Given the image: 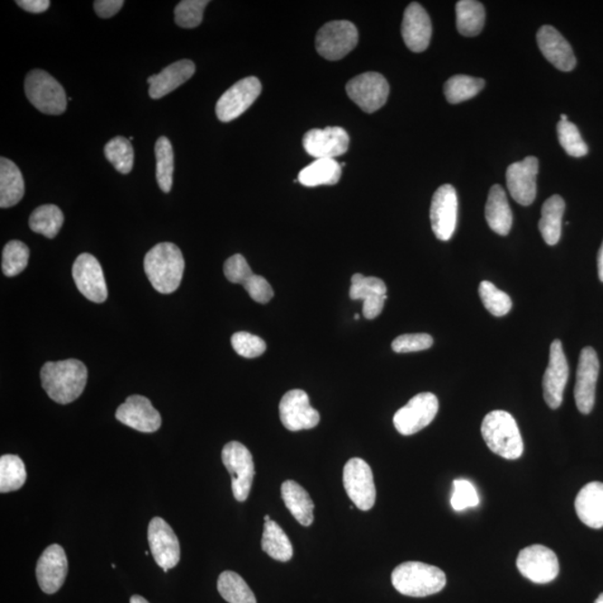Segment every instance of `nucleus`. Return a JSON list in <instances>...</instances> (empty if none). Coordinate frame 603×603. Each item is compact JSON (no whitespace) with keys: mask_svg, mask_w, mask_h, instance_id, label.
<instances>
[{"mask_svg":"<svg viewBox=\"0 0 603 603\" xmlns=\"http://www.w3.org/2000/svg\"><path fill=\"white\" fill-rule=\"evenodd\" d=\"M41 379L52 400L68 405L82 395L87 386L88 369L75 359L46 363L41 370Z\"/></svg>","mask_w":603,"mask_h":603,"instance_id":"1","label":"nucleus"},{"mask_svg":"<svg viewBox=\"0 0 603 603\" xmlns=\"http://www.w3.org/2000/svg\"><path fill=\"white\" fill-rule=\"evenodd\" d=\"M145 270L156 292L170 294L177 291L184 272L182 250L173 243L152 247L145 258Z\"/></svg>","mask_w":603,"mask_h":603,"instance_id":"2","label":"nucleus"},{"mask_svg":"<svg viewBox=\"0 0 603 603\" xmlns=\"http://www.w3.org/2000/svg\"><path fill=\"white\" fill-rule=\"evenodd\" d=\"M393 587L403 596L422 598L436 595L446 586V574L429 564L410 561L400 564L391 574Z\"/></svg>","mask_w":603,"mask_h":603,"instance_id":"3","label":"nucleus"},{"mask_svg":"<svg viewBox=\"0 0 603 603\" xmlns=\"http://www.w3.org/2000/svg\"><path fill=\"white\" fill-rule=\"evenodd\" d=\"M482 435L494 454L510 460L520 458L524 444L514 417L509 412L495 410L484 418Z\"/></svg>","mask_w":603,"mask_h":603,"instance_id":"4","label":"nucleus"},{"mask_svg":"<svg viewBox=\"0 0 603 603\" xmlns=\"http://www.w3.org/2000/svg\"><path fill=\"white\" fill-rule=\"evenodd\" d=\"M26 97L38 111L59 116L68 107V98L63 87L45 71L34 70L25 80Z\"/></svg>","mask_w":603,"mask_h":603,"instance_id":"5","label":"nucleus"},{"mask_svg":"<svg viewBox=\"0 0 603 603\" xmlns=\"http://www.w3.org/2000/svg\"><path fill=\"white\" fill-rule=\"evenodd\" d=\"M222 463L231 476V490L239 502L250 496L255 476L253 455L239 441H231L221 452Z\"/></svg>","mask_w":603,"mask_h":603,"instance_id":"6","label":"nucleus"},{"mask_svg":"<svg viewBox=\"0 0 603 603\" xmlns=\"http://www.w3.org/2000/svg\"><path fill=\"white\" fill-rule=\"evenodd\" d=\"M359 33L354 24L348 21H334L325 24L317 33L316 46L317 53L329 61L344 59L355 49Z\"/></svg>","mask_w":603,"mask_h":603,"instance_id":"7","label":"nucleus"},{"mask_svg":"<svg viewBox=\"0 0 603 603\" xmlns=\"http://www.w3.org/2000/svg\"><path fill=\"white\" fill-rule=\"evenodd\" d=\"M344 486L350 500L361 511L372 510L376 503L377 491L373 473L367 462L351 458L344 465Z\"/></svg>","mask_w":603,"mask_h":603,"instance_id":"8","label":"nucleus"},{"mask_svg":"<svg viewBox=\"0 0 603 603\" xmlns=\"http://www.w3.org/2000/svg\"><path fill=\"white\" fill-rule=\"evenodd\" d=\"M439 410L438 399L431 392H422L411 398L393 417L398 433L403 436L417 434L435 419Z\"/></svg>","mask_w":603,"mask_h":603,"instance_id":"9","label":"nucleus"},{"mask_svg":"<svg viewBox=\"0 0 603 603\" xmlns=\"http://www.w3.org/2000/svg\"><path fill=\"white\" fill-rule=\"evenodd\" d=\"M516 567L522 576L539 585L552 582L560 571L557 554L540 544L522 550L516 560Z\"/></svg>","mask_w":603,"mask_h":603,"instance_id":"10","label":"nucleus"},{"mask_svg":"<svg viewBox=\"0 0 603 603\" xmlns=\"http://www.w3.org/2000/svg\"><path fill=\"white\" fill-rule=\"evenodd\" d=\"M389 83L384 76L376 72H368L355 76L346 84V93L357 106L367 113H373L386 104Z\"/></svg>","mask_w":603,"mask_h":603,"instance_id":"11","label":"nucleus"},{"mask_svg":"<svg viewBox=\"0 0 603 603\" xmlns=\"http://www.w3.org/2000/svg\"><path fill=\"white\" fill-rule=\"evenodd\" d=\"M262 92V84L255 76L239 80L221 95L216 104L217 118L221 122L235 120L249 110Z\"/></svg>","mask_w":603,"mask_h":603,"instance_id":"12","label":"nucleus"},{"mask_svg":"<svg viewBox=\"0 0 603 603\" xmlns=\"http://www.w3.org/2000/svg\"><path fill=\"white\" fill-rule=\"evenodd\" d=\"M279 418L291 431L315 429L320 422L319 411L311 406L310 398L300 389L289 391L279 402Z\"/></svg>","mask_w":603,"mask_h":603,"instance_id":"13","label":"nucleus"},{"mask_svg":"<svg viewBox=\"0 0 603 603\" xmlns=\"http://www.w3.org/2000/svg\"><path fill=\"white\" fill-rule=\"evenodd\" d=\"M457 193L450 184L436 190L430 206L431 227L437 239L449 240L457 225Z\"/></svg>","mask_w":603,"mask_h":603,"instance_id":"14","label":"nucleus"},{"mask_svg":"<svg viewBox=\"0 0 603 603\" xmlns=\"http://www.w3.org/2000/svg\"><path fill=\"white\" fill-rule=\"evenodd\" d=\"M599 369V359H598L596 351L587 346L581 351L580 359H579L577 382L574 388L577 407L582 414H590L595 406Z\"/></svg>","mask_w":603,"mask_h":603,"instance_id":"15","label":"nucleus"},{"mask_svg":"<svg viewBox=\"0 0 603 603\" xmlns=\"http://www.w3.org/2000/svg\"><path fill=\"white\" fill-rule=\"evenodd\" d=\"M569 379V364L562 342L551 344L550 360L543 377V396L551 410H558L563 401V392Z\"/></svg>","mask_w":603,"mask_h":603,"instance_id":"16","label":"nucleus"},{"mask_svg":"<svg viewBox=\"0 0 603 603\" xmlns=\"http://www.w3.org/2000/svg\"><path fill=\"white\" fill-rule=\"evenodd\" d=\"M73 278L79 291L89 301L103 303L108 298V287L103 269L93 255L84 253L73 265Z\"/></svg>","mask_w":603,"mask_h":603,"instance_id":"17","label":"nucleus"},{"mask_svg":"<svg viewBox=\"0 0 603 603\" xmlns=\"http://www.w3.org/2000/svg\"><path fill=\"white\" fill-rule=\"evenodd\" d=\"M148 541L156 564L165 572L174 568L180 561V544L171 526L161 517L152 519L148 529Z\"/></svg>","mask_w":603,"mask_h":603,"instance_id":"18","label":"nucleus"},{"mask_svg":"<svg viewBox=\"0 0 603 603\" xmlns=\"http://www.w3.org/2000/svg\"><path fill=\"white\" fill-rule=\"evenodd\" d=\"M350 137L344 129L329 127L313 129L303 137V146L308 155L316 159H334L348 151Z\"/></svg>","mask_w":603,"mask_h":603,"instance_id":"19","label":"nucleus"},{"mask_svg":"<svg viewBox=\"0 0 603 603\" xmlns=\"http://www.w3.org/2000/svg\"><path fill=\"white\" fill-rule=\"evenodd\" d=\"M69 563L65 551L59 544H52L38 560L36 577L38 586L47 595L60 590L68 576Z\"/></svg>","mask_w":603,"mask_h":603,"instance_id":"20","label":"nucleus"},{"mask_svg":"<svg viewBox=\"0 0 603 603\" xmlns=\"http://www.w3.org/2000/svg\"><path fill=\"white\" fill-rule=\"evenodd\" d=\"M539 160L526 156L521 163L509 165L506 171L507 188L513 199L522 206H530L536 197V175Z\"/></svg>","mask_w":603,"mask_h":603,"instance_id":"21","label":"nucleus"},{"mask_svg":"<svg viewBox=\"0 0 603 603\" xmlns=\"http://www.w3.org/2000/svg\"><path fill=\"white\" fill-rule=\"evenodd\" d=\"M116 418L123 425L141 433H155L161 426L159 411L152 406L148 398L131 396L118 408Z\"/></svg>","mask_w":603,"mask_h":603,"instance_id":"22","label":"nucleus"},{"mask_svg":"<svg viewBox=\"0 0 603 603\" xmlns=\"http://www.w3.org/2000/svg\"><path fill=\"white\" fill-rule=\"evenodd\" d=\"M351 300L363 301V316L373 320L382 315L384 302L387 300L386 284L378 278H367L363 274H354L351 278Z\"/></svg>","mask_w":603,"mask_h":603,"instance_id":"23","label":"nucleus"},{"mask_svg":"<svg viewBox=\"0 0 603 603\" xmlns=\"http://www.w3.org/2000/svg\"><path fill=\"white\" fill-rule=\"evenodd\" d=\"M401 34L408 49L421 53L429 46L433 26L429 14L420 4L411 3L407 7L401 25Z\"/></svg>","mask_w":603,"mask_h":603,"instance_id":"24","label":"nucleus"},{"mask_svg":"<svg viewBox=\"0 0 603 603\" xmlns=\"http://www.w3.org/2000/svg\"><path fill=\"white\" fill-rule=\"evenodd\" d=\"M541 52L551 64L563 72H570L577 65L571 45L553 26L544 25L536 34Z\"/></svg>","mask_w":603,"mask_h":603,"instance_id":"25","label":"nucleus"},{"mask_svg":"<svg viewBox=\"0 0 603 603\" xmlns=\"http://www.w3.org/2000/svg\"><path fill=\"white\" fill-rule=\"evenodd\" d=\"M194 72H196V66L193 61L189 60L175 61L161 71L159 74L150 76L148 79L150 97L155 99L165 97L192 79Z\"/></svg>","mask_w":603,"mask_h":603,"instance_id":"26","label":"nucleus"},{"mask_svg":"<svg viewBox=\"0 0 603 603\" xmlns=\"http://www.w3.org/2000/svg\"><path fill=\"white\" fill-rule=\"evenodd\" d=\"M579 519L589 528H603V483L591 482L579 492L576 498Z\"/></svg>","mask_w":603,"mask_h":603,"instance_id":"27","label":"nucleus"},{"mask_svg":"<svg viewBox=\"0 0 603 603\" xmlns=\"http://www.w3.org/2000/svg\"><path fill=\"white\" fill-rule=\"evenodd\" d=\"M485 216L488 226L501 236L509 235L513 224L512 211L506 193L500 184H495L488 193Z\"/></svg>","mask_w":603,"mask_h":603,"instance_id":"28","label":"nucleus"},{"mask_svg":"<svg viewBox=\"0 0 603 603\" xmlns=\"http://www.w3.org/2000/svg\"><path fill=\"white\" fill-rule=\"evenodd\" d=\"M282 498L285 506L296 517V520L303 526H310L315 521V503L304 490V487L294 481H287L282 484Z\"/></svg>","mask_w":603,"mask_h":603,"instance_id":"29","label":"nucleus"},{"mask_svg":"<svg viewBox=\"0 0 603 603\" xmlns=\"http://www.w3.org/2000/svg\"><path fill=\"white\" fill-rule=\"evenodd\" d=\"M25 193L21 170L13 161L3 156L0 159V207L9 208L17 205Z\"/></svg>","mask_w":603,"mask_h":603,"instance_id":"30","label":"nucleus"},{"mask_svg":"<svg viewBox=\"0 0 603 603\" xmlns=\"http://www.w3.org/2000/svg\"><path fill=\"white\" fill-rule=\"evenodd\" d=\"M564 211H566V203L559 194H554L543 203L539 230L545 243L550 246L557 245L561 239Z\"/></svg>","mask_w":603,"mask_h":603,"instance_id":"31","label":"nucleus"},{"mask_svg":"<svg viewBox=\"0 0 603 603\" xmlns=\"http://www.w3.org/2000/svg\"><path fill=\"white\" fill-rule=\"evenodd\" d=\"M342 167L335 159H316L298 174V182L306 187L332 186L339 183Z\"/></svg>","mask_w":603,"mask_h":603,"instance_id":"32","label":"nucleus"},{"mask_svg":"<svg viewBox=\"0 0 603 603\" xmlns=\"http://www.w3.org/2000/svg\"><path fill=\"white\" fill-rule=\"evenodd\" d=\"M485 8L475 0H460L456 5V24L460 34L473 37L482 32L485 24Z\"/></svg>","mask_w":603,"mask_h":603,"instance_id":"33","label":"nucleus"},{"mask_svg":"<svg viewBox=\"0 0 603 603\" xmlns=\"http://www.w3.org/2000/svg\"><path fill=\"white\" fill-rule=\"evenodd\" d=\"M262 549L270 558L287 562L293 558V545L277 522L270 520L264 525Z\"/></svg>","mask_w":603,"mask_h":603,"instance_id":"34","label":"nucleus"},{"mask_svg":"<svg viewBox=\"0 0 603 603\" xmlns=\"http://www.w3.org/2000/svg\"><path fill=\"white\" fill-rule=\"evenodd\" d=\"M156 160V182L164 193H168L173 188L174 155L173 145L168 137H160L155 146Z\"/></svg>","mask_w":603,"mask_h":603,"instance_id":"35","label":"nucleus"},{"mask_svg":"<svg viewBox=\"0 0 603 603\" xmlns=\"http://www.w3.org/2000/svg\"><path fill=\"white\" fill-rule=\"evenodd\" d=\"M64 215L55 205H42L33 212L30 218V227L47 239H54L63 226Z\"/></svg>","mask_w":603,"mask_h":603,"instance_id":"36","label":"nucleus"},{"mask_svg":"<svg viewBox=\"0 0 603 603\" xmlns=\"http://www.w3.org/2000/svg\"><path fill=\"white\" fill-rule=\"evenodd\" d=\"M218 592L230 603H258L244 579L232 571L222 572L218 578Z\"/></svg>","mask_w":603,"mask_h":603,"instance_id":"37","label":"nucleus"},{"mask_svg":"<svg viewBox=\"0 0 603 603\" xmlns=\"http://www.w3.org/2000/svg\"><path fill=\"white\" fill-rule=\"evenodd\" d=\"M485 87V80L468 75H454L445 83L444 91L448 101L458 104L471 99Z\"/></svg>","mask_w":603,"mask_h":603,"instance_id":"38","label":"nucleus"},{"mask_svg":"<svg viewBox=\"0 0 603 603\" xmlns=\"http://www.w3.org/2000/svg\"><path fill=\"white\" fill-rule=\"evenodd\" d=\"M25 464L16 455H4L0 458V492L18 491L26 482Z\"/></svg>","mask_w":603,"mask_h":603,"instance_id":"39","label":"nucleus"},{"mask_svg":"<svg viewBox=\"0 0 603 603\" xmlns=\"http://www.w3.org/2000/svg\"><path fill=\"white\" fill-rule=\"evenodd\" d=\"M104 154L118 173L123 174L131 173L133 161H135V152H133L131 142L126 137H113L104 148Z\"/></svg>","mask_w":603,"mask_h":603,"instance_id":"40","label":"nucleus"},{"mask_svg":"<svg viewBox=\"0 0 603 603\" xmlns=\"http://www.w3.org/2000/svg\"><path fill=\"white\" fill-rule=\"evenodd\" d=\"M30 259V249L21 240L9 241L3 250V272L6 277L13 278L26 269Z\"/></svg>","mask_w":603,"mask_h":603,"instance_id":"41","label":"nucleus"},{"mask_svg":"<svg viewBox=\"0 0 603 603\" xmlns=\"http://www.w3.org/2000/svg\"><path fill=\"white\" fill-rule=\"evenodd\" d=\"M478 292L484 306L494 316H504L511 311V297L505 292L498 289L493 283L487 281L482 282L479 285Z\"/></svg>","mask_w":603,"mask_h":603,"instance_id":"42","label":"nucleus"},{"mask_svg":"<svg viewBox=\"0 0 603 603\" xmlns=\"http://www.w3.org/2000/svg\"><path fill=\"white\" fill-rule=\"evenodd\" d=\"M560 145L569 155L580 158L588 154L589 148L583 141L576 125L570 121H560L558 125Z\"/></svg>","mask_w":603,"mask_h":603,"instance_id":"43","label":"nucleus"},{"mask_svg":"<svg viewBox=\"0 0 603 603\" xmlns=\"http://www.w3.org/2000/svg\"><path fill=\"white\" fill-rule=\"evenodd\" d=\"M208 0H184L174 9V19L177 25L184 28H194L201 25L203 11Z\"/></svg>","mask_w":603,"mask_h":603,"instance_id":"44","label":"nucleus"},{"mask_svg":"<svg viewBox=\"0 0 603 603\" xmlns=\"http://www.w3.org/2000/svg\"><path fill=\"white\" fill-rule=\"evenodd\" d=\"M231 345L237 354L247 359L260 357L266 351L265 341L249 332H237L232 334Z\"/></svg>","mask_w":603,"mask_h":603,"instance_id":"45","label":"nucleus"},{"mask_svg":"<svg viewBox=\"0 0 603 603\" xmlns=\"http://www.w3.org/2000/svg\"><path fill=\"white\" fill-rule=\"evenodd\" d=\"M454 491L452 495L453 509L455 511H464L468 507H475L479 504V497L476 488L466 479H456L453 483Z\"/></svg>","mask_w":603,"mask_h":603,"instance_id":"46","label":"nucleus"},{"mask_svg":"<svg viewBox=\"0 0 603 603\" xmlns=\"http://www.w3.org/2000/svg\"><path fill=\"white\" fill-rule=\"evenodd\" d=\"M434 339L426 334H402L392 342V350L397 353H418L431 348Z\"/></svg>","mask_w":603,"mask_h":603,"instance_id":"47","label":"nucleus"},{"mask_svg":"<svg viewBox=\"0 0 603 603\" xmlns=\"http://www.w3.org/2000/svg\"><path fill=\"white\" fill-rule=\"evenodd\" d=\"M225 277L232 284L243 285L247 279L253 277L249 263L243 255L236 254L228 259L224 265Z\"/></svg>","mask_w":603,"mask_h":603,"instance_id":"48","label":"nucleus"},{"mask_svg":"<svg viewBox=\"0 0 603 603\" xmlns=\"http://www.w3.org/2000/svg\"><path fill=\"white\" fill-rule=\"evenodd\" d=\"M246 292L255 302L269 303L274 297V291L269 283L259 275H253L243 284Z\"/></svg>","mask_w":603,"mask_h":603,"instance_id":"49","label":"nucleus"},{"mask_svg":"<svg viewBox=\"0 0 603 603\" xmlns=\"http://www.w3.org/2000/svg\"><path fill=\"white\" fill-rule=\"evenodd\" d=\"M125 2L123 0H97L94 9L101 18H110L120 11Z\"/></svg>","mask_w":603,"mask_h":603,"instance_id":"50","label":"nucleus"},{"mask_svg":"<svg viewBox=\"0 0 603 603\" xmlns=\"http://www.w3.org/2000/svg\"><path fill=\"white\" fill-rule=\"evenodd\" d=\"M16 4L22 7L24 11L33 14H41L50 8L51 2L49 0H17Z\"/></svg>","mask_w":603,"mask_h":603,"instance_id":"51","label":"nucleus"},{"mask_svg":"<svg viewBox=\"0 0 603 603\" xmlns=\"http://www.w3.org/2000/svg\"><path fill=\"white\" fill-rule=\"evenodd\" d=\"M598 273H599L600 281L603 283V243L598 253Z\"/></svg>","mask_w":603,"mask_h":603,"instance_id":"52","label":"nucleus"},{"mask_svg":"<svg viewBox=\"0 0 603 603\" xmlns=\"http://www.w3.org/2000/svg\"><path fill=\"white\" fill-rule=\"evenodd\" d=\"M130 603H149V602L146 601L144 597L133 596L131 598Z\"/></svg>","mask_w":603,"mask_h":603,"instance_id":"53","label":"nucleus"},{"mask_svg":"<svg viewBox=\"0 0 603 603\" xmlns=\"http://www.w3.org/2000/svg\"><path fill=\"white\" fill-rule=\"evenodd\" d=\"M595 603H603V593H601V595L597 598Z\"/></svg>","mask_w":603,"mask_h":603,"instance_id":"54","label":"nucleus"},{"mask_svg":"<svg viewBox=\"0 0 603 603\" xmlns=\"http://www.w3.org/2000/svg\"><path fill=\"white\" fill-rule=\"evenodd\" d=\"M561 121H569L567 114H561Z\"/></svg>","mask_w":603,"mask_h":603,"instance_id":"55","label":"nucleus"},{"mask_svg":"<svg viewBox=\"0 0 603 603\" xmlns=\"http://www.w3.org/2000/svg\"><path fill=\"white\" fill-rule=\"evenodd\" d=\"M264 521H265V523H266V522H269V521H270V516H269V515H266V516L264 517Z\"/></svg>","mask_w":603,"mask_h":603,"instance_id":"56","label":"nucleus"},{"mask_svg":"<svg viewBox=\"0 0 603 603\" xmlns=\"http://www.w3.org/2000/svg\"><path fill=\"white\" fill-rule=\"evenodd\" d=\"M359 319H360V316L359 315L355 316V320H359Z\"/></svg>","mask_w":603,"mask_h":603,"instance_id":"57","label":"nucleus"}]
</instances>
